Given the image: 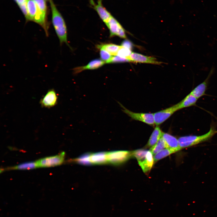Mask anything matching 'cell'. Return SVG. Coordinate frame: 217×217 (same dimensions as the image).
<instances>
[{"mask_svg": "<svg viewBox=\"0 0 217 217\" xmlns=\"http://www.w3.org/2000/svg\"><path fill=\"white\" fill-rule=\"evenodd\" d=\"M49 3L52 15V22L60 44L65 43L70 46L67 41V32L66 24L62 15L57 9L52 0Z\"/></svg>", "mask_w": 217, "mask_h": 217, "instance_id": "1", "label": "cell"}, {"mask_svg": "<svg viewBox=\"0 0 217 217\" xmlns=\"http://www.w3.org/2000/svg\"><path fill=\"white\" fill-rule=\"evenodd\" d=\"M217 133V131L212 127L206 134L201 135H188L180 137L178 139L181 149L192 146L207 141Z\"/></svg>", "mask_w": 217, "mask_h": 217, "instance_id": "2", "label": "cell"}, {"mask_svg": "<svg viewBox=\"0 0 217 217\" xmlns=\"http://www.w3.org/2000/svg\"><path fill=\"white\" fill-rule=\"evenodd\" d=\"M132 157V152L119 150L107 152L108 163L115 165L122 164Z\"/></svg>", "mask_w": 217, "mask_h": 217, "instance_id": "3", "label": "cell"}, {"mask_svg": "<svg viewBox=\"0 0 217 217\" xmlns=\"http://www.w3.org/2000/svg\"><path fill=\"white\" fill-rule=\"evenodd\" d=\"M122 108L123 111L132 119L142 122L149 125L154 126V114L151 113H137L132 112L118 102Z\"/></svg>", "mask_w": 217, "mask_h": 217, "instance_id": "4", "label": "cell"}, {"mask_svg": "<svg viewBox=\"0 0 217 217\" xmlns=\"http://www.w3.org/2000/svg\"><path fill=\"white\" fill-rule=\"evenodd\" d=\"M65 153L51 156L45 157L36 161L38 168L49 167L57 166L62 164L64 159Z\"/></svg>", "mask_w": 217, "mask_h": 217, "instance_id": "5", "label": "cell"}, {"mask_svg": "<svg viewBox=\"0 0 217 217\" xmlns=\"http://www.w3.org/2000/svg\"><path fill=\"white\" fill-rule=\"evenodd\" d=\"M178 110V106L176 104L153 113L155 124L159 126L162 124Z\"/></svg>", "mask_w": 217, "mask_h": 217, "instance_id": "6", "label": "cell"}, {"mask_svg": "<svg viewBox=\"0 0 217 217\" xmlns=\"http://www.w3.org/2000/svg\"><path fill=\"white\" fill-rule=\"evenodd\" d=\"M90 3L101 20L105 24L112 15L104 7L102 3V0H97L96 4L93 0H90Z\"/></svg>", "mask_w": 217, "mask_h": 217, "instance_id": "7", "label": "cell"}, {"mask_svg": "<svg viewBox=\"0 0 217 217\" xmlns=\"http://www.w3.org/2000/svg\"><path fill=\"white\" fill-rule=\"evenodd\" d=\"M128 59L131 62L146 63L156 64H160L162 62L157 61L156 59L154 57L147 56L143 55L132 52L131 55L128 58Z\"/></svg>", "mask_w": 217, "mask_h": 217, "instance_id": "8", "label": "cell"}, {"mask_svg": "<svg viewBox=\"0 0 217 217\" xmlns=\"http://www.w3.org/2000/svg\"><path fill=\"white\" fill-rule=\"evenodd\" d=\"M214 71L212 68L206 79L202 83L195 87L190 93L198 99L205 94L209 80Z\"/></svg>", "mask_w": 217, "mask_h": 217, "instance_id": "9", "label": "cell"}, {"mask_svg": "<svg viewBox=\"0 0 217 217\" xmlns=\"http://www.w3.org/2000/svg\"><path fill=\"white\" fill-rule=\"evenodd\" d=\"M162 137L165 142L166 148L171 149L174 153L181 149L179 145L178 139L174 136L163 132Z\"/></svg>", "mask_w": 217, "mask_h": 217, "instance_id": "10", "label": "cell"}, {"mask_svg": "<svg viewBox=\"0 0 217 217\" xmlns=\"http://www.w3.org/2000/svg\"><path fill=\"white\" fill-rule=\"evenodd\" d=\"M105 62L99 59H96L91 61L88 64L84 66H80L74 68V73L77 74L86 70H93L97 69L103 65Z\"/></svg>", "mask_w": 217, "mask_h": 217, "instance_id": "11", "label": "cell"}, {"mask_svg": "<svg viewBox=\"0 0 217 217\" xmlns=\"http://www.w3.org/2000/svg\"><path fill=\"white\" fill-rule=\"evenodd\" d=\"M57 100V96L53 90H49L41 100L42 105L45 107H50L55 105Z\"/></svg>", "mask_w": 217, "mask_h": 217, "instance_id": "12", "label": "cell"}, {"mask_svg": "<svg viewBox=\"0 0 217 217\" xmlns=\"http://www.w3.org/2000/svg\"><path fill=\"white\" fill-rule=\"evenodd\" d=\"M105 24L109 30L111 37L117 36L119 31L123 28L121 24L112 16Z\"/></svg>", "mask_w": 217, "mask_h": 217, "instance_id": "13", "label": "cell"}, {"mask_svg": "<svg viewBox=\"0 0 217 217\" xmlns=\"http://www.w3.org/2000/svg\"><path fill=\"white\" fill-rule=\"evenodd\" d=\"M90 161L91 164H102L108 163L107 152H100L90 153Z\"/></svg>", "mask_w": 217, "mask_h": 217, "instance_id": "14", "label": "cell"}, {"mask_svg": "<svg viewBox=\"0 0 217 217\" xmlns=\"http://www.w3.org/2000/svg\"><path fill=\"white\" fill-rule=\"evenodd\" d=\"M198 99L190 93L177 103L178 110L195 105Z\"/></svg>", "mask_w": 217, "mask_h": 217, "instance_id": "15", "label": "cell"}, {"mask_svg": "<svg viewBox=\"0 0 217 217\" xmlns=\"http://www.w3.org/2000/svg\"><path fill=\"white\" fill-rule=\"evenodd\" d=\"M154 161L152 153L150 150H148L145 160L138 164L143 171L144 173H146L149 171L152 168L153 164Z\"/></svg>", "mask_w": 217, "mask_h": 217, "instance_id": "16", "label": "cell"}, {"mask_svg": "<svg viewBox=\"0 0 217 217\" xmlns=\"http://www.w3.org/2000/svg\"><path fill=\"white\" fill-rule=\"evenodd\" d=\"M163 133L159 127L156 126L148 140L147 146L152 147L155 145L162 137Z\"/></svg>", "mask_w": 217, "mask_h": 217, "instance_id": "17", "label": "cell"}, {"mask_svg": "<svg viewBox=\"0 0 217 217\" xmlns=\"http://www.w3.org/2000/svg\"><path fill=\"white\" fill-rule=\"evenodd\" d=\"M37 162H29L19 164L7 168L9 170H29L38 168Z\"/></svg>", "mask_w": 217, "mask_h": 217, "instance_id": "18", "label": "cell"}, {"mask_svg": "<svg viewBox=\"0 0 217 217\" xmlns=\"http://www.w3.org/2000/svg\"><path fill=\"white\" fill-rule=\"evenodd\" d=\"M121 46H118L112 43L101 44L98 46L100 49H104L112 55H117L119 50L122 47Z\"/></svg>", "mask_w": 217, "mask_h": 217, "instance_id": "19", "label": "cell"}, {"mask_svg": "<svg viewBox=\"0 0 217 217\" xmlns=\"http://www.w3.org/2000/svg\"><path fill=\"white\" fill-rule=\"evenodd\" d=\"M148 151V150L143 149L135 150L132 151V157H134L137 159L139 164L146 159Z\"/></svg>", "mask_w": 217, "mask_h": 217, "instance_id": "20", "label": "cell"}, {"mask_svg": "<svg viewBox=\"0 0 217 217\" xmlns=\"http://www.w3.org/2000/svg\"><path fill=\"white\" fill-rule=\"evenodd\" d=\"M166 148L165 142L162 137L153 146L151 147L150 151L153 154L155 155L159 152Z\"/></svg>", "mask_w": 217, "mask_h": 217, "instance_id": "21", "label": "cell"}, {"mask_svg": "<svg viewBox=\"0 0 217 217\" xmlns=\"http://www.w3.org/2000/svg\"><path fill=\"white\" fill-rule=\"evenodd\" d=\"M37 8L43 16L47 18V7L45 0H33Z\"/></svg>", "mask_w": 217, "mask_h": 217, "instance_id": "22", "label": "cell"}, {"mask_svg": "<svg viewBox=\"0 0 217 217\" xmlns=\"http://www.w3.org/2000/svg\"><path fill=\"white\" fill-rule=\"evenodd\" d=\"M173 153L174 152L169 149H163L155 154L153 157L154 161H157Z\"/></svg>", "mask_w": 217, "mask_h": 217, "instance_id": "23", "label": "cell"}, {"mask_svg": "<svg viewBox=\"0 0 217 217\" xmlns=\"http://www.w3.org/2000/svg\"><path fill=\"white\" fill-rule=\"evenodd\" d=\"M21 10L26 19V21L28 19L27 9V3L28 0H14Z\"/></svg>", "mask_w": 217, "mask_h": 217, "instance_id": "24", "label": "cell"}, {"mask_svg": "<svg viewBox=\"0 0 217 217\" xmlns=\"http://www.w3.org/2000/svg\"><path fill=\"white\" fill-rule=\"evenodd\" d=\"M90 153H89L82 155L81 156L74 159V162L84 165L91 164L90 161Z\"/></svg>", "mask_w": 217, "mask_h": 217, "instance_id": "25", "label": "cell"}, {"mask_svg": "<svg viewBox=\"0 0 217 217\" xmlns=\"http://www.w3.org/2000/svg\"><path fill=\"white\" fill-rule=\"evenodd\" d=\"M100 55L101 60L107 63H109L113 57L109 52L103 49H100Z\"/></svg>", "mask_w": 217, "mask_h": 217, "instance_id": "26", "label": "cell"}, {"mask_svg": "<svg viewBox=\"0 0 217 217\" xmlns=\"http://www.w3.org/2000/svg\"><path fill=\"white\" fill-rule=\"evenodd\" d=\"M132 52L130 49L124 48L122 46V47L119 50L117 55L128 58L131 55Z\"/></svg>", "mask_w": 217, "mask_h": 217, "instance_id": "27", "label": "cell"}, {"mask_svg": "<svg viewBox=\"0 0 217 217\" xmlns=\"http://www.w3.org/2000/svg\"><path fill=\"white\" fill-rule=\"evenodd\" d=\"M131 62L129 59L118 55L113 56L109 63Z\"/></svg>", "mask_w": 217, "mask_h": 217, "instance_id": "28", "label": "cell"}, {"mask_svg": "<svg viewBox=\"0 0 217 217\" xmlns=\"http://www.w3.org/2000/svg\"><path fill=\"white\" fill-rule=\"evenodd\" d=\"M121 46L130 50L132 49V43L130 41L127 40L123 41L121 43Z\"/></svg>", "mask_w": 217, "mask_h": 217, "instance_id": "29", "label": "cell"}, {"mask_svg": "<svg viewBox=\"0 0 217 217\" xmlns=\"http://www.w3.org/2000/svg\"><path fill=\"white\" fill-rule=\"evenodd\" d=\"M46 1H49V2L51 0H45Z\"/></svg>", "mask_w": 217, "mask_h": 217, "instance_id": "30", "label": "cell"}]
</instances>
